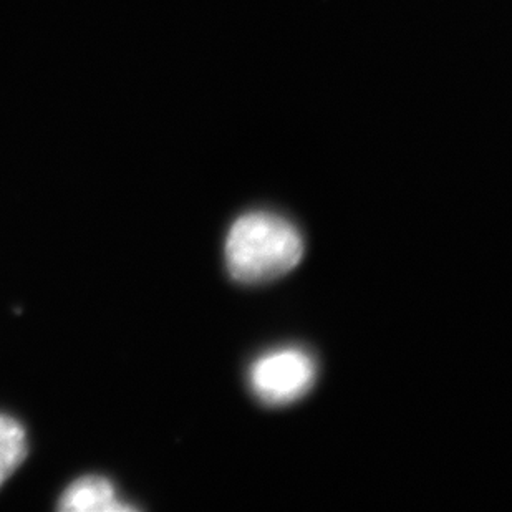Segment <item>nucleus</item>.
<instances>
[{"mask_svg":"<svg viewBox=\"0 0 512 512\" xmlns=\"http://www.w3.org/2000/svg\"><path fill=\"white\" fill-rule=\"evenodd\" d=\"M58 509L65 512H131L136 508L123 503L112 481L90 474L73 481L58 501Z\"/></svg>","mask_w":512,"mask_h":512,"instance_id":"obj_3","label":"nucleus"},{"mask_svg":"<svg viewBox=\"0 0 512 512\" xmlns=\"http://www.w3.org/2000/svg\"><path fill=\"white\" fill-rule=\"evenodd\" d=\"M302 254L300 232L272 213H249L237 219L226 241L229 274L244 284L284 276L299 264Z\"/></svg>","mask_w":512,"mask_h":512,"instance_id":"obj_1","label":"nucleus"},{"mask_svg":"<svg viewBox=\"0 0 512 512\" xmlns=\"http://www.w3.org/2000/svg\"><path fill=\"white\" fill-rule=\"evenodd\" d=\"M27 451L24 426L12 416L0 413V486L24 463Z\"/></svg>","mask_w":512,"mask_h":512,"instance_id":"obj_4","label":"nucleus"},{"mask_svg":"<svg viewBox=\"0 0 512 512\" xmlns=\"http://www.w3.org/2000/svg\"><path fill=\"white\" fill-rule=\"evenodd\" d=\"M315 360L302 348L285 347L262 355L252 363V392L267 405H287L309 392L315 382Z\"/></svg>","mask_w":512,"mask_h":512,"instance_id":"obj_2","label":"nucleus"}]
</instances>
